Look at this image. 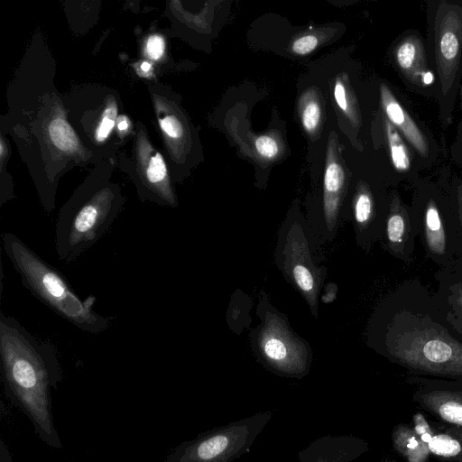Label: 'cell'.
Returning a JSON list of instances; mask_svg holds the SVG:
<instances>
[{
    "instance_id": "6da1fadb",
    "label": "cell",
    "mask_w": 462,
    "mask_h": 462,
    "mask_svg": "<svg viewBox=\"0 0 462 462\" xmlns=\"http://www.w3.org/2000/svg\"><path fill=\"white\" fill-rule=\"evenodd\" d=\"M366 343L411 375L462 382V340L451 330L434 292L406 281L375 306Z\"/></svg>"
},
{
    "instance_id": "7a4b0ae2",
    "label": "cell",
    "mask_w": 462,
    "mask_h": 462,
    "mask_svg": "<svg viewBox=\"0 0 462 462\" xmlns=\"http://www.w3.org/2000/svg\"><path fill=\"white\" fill-rule=\"evenodd\" d=\"M0 356L6 393L31 420L36 434L49 446L60 448L51 393L62 376L56 346L1 312Z\"/></svg>"
},
{
    "instance_id": "3957f363",
    "label": "cell",
    "mask_w": 462,
    "mask_h": 462,
    "mask_svg": "<svg viewBox=\"0 0 462 462\" xmlns=\"http://www.w3.org/2000/svg\"><path fill=\"white\" fill-rule=\"evenodd\" d=\"M2 244L23 286L55 314L89 334H100L110 327L114 319L95 310V296L81 299L60 270L17 236L4 233Z\"/></svg>"
},
{
    "instance_id": "277c9868",
    "label": "cell",
    "mask_w": 462,
    "mask_h": 462,
    "mask_svg": "<svg viewBox=\"0 0 462 462\" xmlns=\"http://www.w3.org/2000/svg\"><path fill=\"white\" fill-rule=\"evenodd\" d=\"M324 261L321 245L313 237L306 217L300 211L289 212L277 233L274 262L315 318L328 276Z\"/></svg>"
},
{
    "instance_id": "5b68a950",
    "label": "cell",
    "mask_w": 462,
    "mask_h": 462,
    "mask_svg": "<svg viewBox=\"0 0 462 462\" xmlns=\"http://www.w3.org/2000/svg\"><path fill=\"white\" fill-rule=\"evenodd\" d=\"M260 319L249 337L256 360L273 374L300 379L306 376L313 361L307 341L291 329L287 316L277 310L263 290L256 309Z\"/></svg>"
},
{
    "instance_id": "8992f818",
    "label": "cell",
    "mask_w": 462,
    "mask_h": 462,
    "mask_svg": "<svg viewBox=\"0 0 462 462\" xmlns=\"http://www.w3.org/2000/svg\"><path fill=\"white\" fill-rule=\"evenodd\" d=\"M273 418L259 411L199 434L175 447L163 462H233L250 449Z\"/></svg>"
},
{
    "instance_id": "52a82bcc",
    "label": "cell",
    "mask_w": 462,
    "mask_h": 462,
    "mask_svg": "<svg viewBox=\"0 0 462 462\" xmlns=\"http://www.w3.org/2000/svg\"><path fill=\"white\" fill-rule=\"evenodd\" d=\"M411 208L426 256L440 268L455 263L459 248L451 200L447 203L430 195Z\"/></svg>"
},
{
    "instance_id": "ba28073f",
    "label": "cell",
    "mask_w": 462,
    "mask_h": 462,
    "mask_svg": "<svg viewBox=\"0 0 462 462\" xmlns=\"http://www.w3.org/2000/svg\"><path fill=\"white\" fill-rule=\"evenodd\" d=\"M412 400L438 420L462 427V382L411 375Z\"/></svg>"
},
{
    "instance_id": "9c48e42d",
    "label": "cell",
    "mask_w": 462,
    "mask_h": 462,
    "mask_svg": "<svg viewBox=\"0 0 462 462\" xmlns=\"http://www.w3.org/2000/svg\"><path fill=\"white\" fill-rule=\"evenodd\" d=\"M388 207L389 201L380 204L373 192L362 185L354 196L351 208L342 216V223L352 222L356 244L365 254L382 240Z\"/></svg>"
},
{
    "instance_id": "30bf717a",
    "label": "cell",
    "mask_w": 462,
    "mask_h": 462,
    "mask_svg": "<svg viewBox=\"0 0 462 462\" xmlns=\"http://www.w3.org/2000/svg\"><path fill=\"white\" fill-rule=\"evenodd\" d=\"M417 225L411 207L409 208L397 195L389 199L388 212L380 244L392 256L410 264L414 261Z\"/></svg>"
},
{
    "instance_id": "8fae6325",
    "label": "cell",
    "mask_w": 462,
    "mask_h": 462,
    "mask_svg": "<svg viewBox=\"0 0 462 462\" xmlns=\"http://www.w3.org/2000/svg\"><path fill=\"white\" fill-rule=\"evenodd\" d=\"M462 51V13L447 6L436 22V60L443 88L454 80Z\"/></svg>"
},
{
    "instance_id": "7c38bea8",
    "label": "cell",
    "mask_w": 462,
    "mask_h": 462,
    "mask_svg": "<svg viewBox=\"0 0 462 462\" xmlns=\"http://www.w3.org/2000/svg\"><path fill=\"white\" fill-rule=\"evenodd\" d=\"M369 447L354 435H325L312 440L298 453L300 462H353Z\"/></svg>"
},
{
    "instance_id": "4fadbf2b",
    "label": "cell",
    "mask_w": 462,
    "mask_h": 462,
    "mask_svg": "<svg viewBox=\"0 0 462 462\" xmlns=\"http://www.w3.org/2000/svg\"><path fill=\"white\" fill-rule=\"evenodd\" d=\"M434 295L451 330L462 340V260L435 273Z\"/></svg>"
},
{
    "instance_id": "5bb4252c",
    "label": "cell",
    "mask_w": 462,
    "mask_h": 462,
    "mask_svg": "<svg viewBox=\"0 0 462 462\" xmlns=\"http://www.w3.org/2000/svg\"><path fill=\"white\" fill-rule=\"evenodd\" d=\"M380 95L381 103L389 122L402 132L404 137L422 156H426L429 151L426 138L386 85H381Z\"/></svg>"
},
{
    "instance_id": "9a60e30c",
    "label": "cell",
    "mask_w": 462,
    "mask_h": 462,
    "mask_svg": "<svg viewBox=\"0 0 462 462\" xmlns=\"http://www.w3.org/2000/svg\"><path fill=\"white\" fill-rule=\"evenodd\" d=\"M395 60L401 70L413 82H431L432 75L427 69L423 47L417 37H408L398 45Z\"/></svg>"
},
{
    "instance_id": "2e32d148",
    "label": "cell",
    "mask_w": 462,
    "mask_h": 462,
    "mask_svg": "<svg viewBox=\"0 0 462 462\" xmlns=\"http://www.w3.org/2000/svg\"><path fill=\"white\" fill-rule=\"evenodd\" d=\"M433 430V429H432ZM428 448L430 454L448 462H462V427L451 425L433 430Z\"/></svg>"
},
{
    "instance_id": "e0dca14e",
    "label": "cell",
    "mask_w": 462,
    "mask_h": 462,
    "mask_svg": "<svg viewBox=\"0 0 462 462\" xmlns=\"http://www.w3.org/2000/svg\"><path fill=\"white\" fill-rule=\"evenodd\" d=\"M394 449L408 462H425L430 454L427 444L407 426L398 425L393 431Z\"/></svg>"
},
{
    "instance_id": "ac0fdd59",
    "label": "cell",
    "mask_w": 462,
    "mask_h": 462,
    "mask_svg": "<svg viewBox=\"0 0 462 462\" xmlns=\"http://www.w3.org/2000/svg\"><path fill=\"white\" fill-rule=\"evenodd\" d=\"M252 306V300L243 291H236L231 299L226 312V320L229 328L237 334L244 328H247L251 323L249 311Z\"/></svg>"
},
{
    "instance_id": "d6986e66",
    "label": "cell",
    "mask_w": 462,
    "mask_h": 462,
    "mask_svg": "<svg viewBox=\"0 0 462 462\" xmlns=\"http://www.w3.org/2000/svg\"><path fill=\"white\" fill-rule=\"evenodd\" d=\"M387 141L391 159L397 171H404L410 168V157L407 147L395 127L389 122L385 123Z\"/></svg>"
},
{
    "instance_id": "ffe728a7",
    "label": "cell",
    "mask_w": 462,
    "mask_h": 462,
    "mask_svg": "<svg viewBox=\"0 0 462 462\" xmlns=\"http://www.w3.org/2000/svg\"><path fill=\"white\" fill-rule=\"evenodd\" d=\"M49 134L55 146L62 151L74 150L78 146V140L72 128L63 119L52 120L49 125Z\"/></svg>"
},
{
    "instance_id": "44dd1931",
    "label": "cell",
    "mask_w": 462,
    "mask_h": 462,
    "mask_svg": "<svg viewBox=\"0 0 462 462\" xmlns=\"http://www.w3.org/2000/svg\"><path fill=\"white\" fill-rule=\"evenodd\" d=\"M300 119L304 129L309 134H313L320 122V107L318 101L310 94L301 98Z\"/></svg>"
},
{
    "instance_id": "7402d4cb",
    "label": "cell",
    "mask_w": 462,
    "mask_h": 462,
    "mask_svg": "<svg viewBox=\"0 0 462 462\" xmlns=\"http://www.w3.org/2000/svg\"><path fill=\"white\" fill-rule=\"evenodd\" d=\"M451 203L457 224L459 256L462 260V184H457L452 190Z\"/></svg>"
},
{
    "instance_id": "603a6c76",
    "label": "cell",
    "mask_w": 462,
    "mask_h": 462,
    "mask_svg": "<svg viewBox=\"0 0 462 462\" xmlns=\"http://www.w3.org/2000/svg\"><path fill=\"white\" fill-rule=\"evenodd\" d=\"M167 175L166 165L160 153L151 158L149 167L146 171V177L150 183L157 184L163 181Z\"/></svg>"
},
{
    "instance_id": "cb8c5ba5",
    "label": "cell",
    "mask_w": 462,
    "mask_h": 462,
    "mask_svg": "<svg viewBox=\"0 0 462 462\" xmlns=\"http://www.w3.org/2000/svg\"><path fill=\"white\" fill-rule=\"evenodd\" d=\"M254 144L257 152L263 158L273 159L279 152L278 143L270 135L259 136Z\"/></svg>"
},
{
    "instance_id": "d4e9b609",
    "label": "cell",
    "mask_w": 462,
    "mask_h": 462,
    "mask_svg": "<svg viewBox=\"0 0 462 462\" xmlns=\"http://www.w3.org/2000/svg\"><path fill=\"white\" fill-rule=\"evenodd\" d=\"M116 116V106L112 105L108 106L103 113V118L96 132L97 141H103L110 134L115 125Z\"/></svg>"
},
{
    "instance_id": "484cf974",
    "label": "cell",
    "mask_w": 462,
    "mask_h": 462,
    "mask_svg": "<svg viewBox=\"0 0 462 462\" xmlns=\"http://www.w3.org/2000/svg\"><path fill=\"white\" fill-rule=\"evenodd\" d=\"M413 421L414 432L419 436L423 443L428 445L433 436V430L431 426L427 422L423 415L420 413H417L413 417Z\"/></svg>"
},
{
    "instance_id": "4316f807",
    "label": "cell",
    "mask_w": 462,
    "mask_h": 462,
    "mask_svg": "<svg viewBox=\"0 0 462 462\" xmlns=\"http://www.w3.org/2000/svg\"><path fill=\"white\" fill-rule=\"evenodd\" d=\"M318 45V39L314 35H305L295 40L292 43V51L296 54L305 55L312 51Z\"/></svg>"
},
{
    "instance_id": "83f0119b",
    "label": "cell",
    "mask_w": 462,
    "mask_h": 462,
    "mask_svg": "<svg viewBox=\"0 0 462 462\" xmlns=\"http://www.w3.org/2000/svg\"><path fill=\"white\" fill-rule=\"evenodd\" d=\"M162 129L171 137L179 138L182 135V125L173 116L160 120Z\"/></svg>"
},
{
    "instance_id": "f1b7e54d",
    "label": "cell",
    "mask_w": 462,
    "mask_h": 462,
    "mask_svg": "<svg viewBox=\"0 0 462 462\" xmlns=\"http://www.w3.org/2000/svg\"><path fill=\"white\" fill-rule=\"evenodd\" d=\"M334 97L339 108L348 116H351V108L348 105L346 90L341 79H337L334 86Z\"/></svg>"
},
{
    "instance_id": "f546056e",
    "label": "cell",
    "mask_w": 462,
    "mask_h": 462,
    "mask_svg": "<svg viewBox=\"0 0 462 462\" xmlns=\"http://www.w3.org/2000/svg\"><path fill=\"white\" fill-rule=\"evenodd\" d=\"M146 51L151 58L159 59L164 51L163 39L160 35L151 36L147 42Z\"/></svg>"
},
{
    "instance_id": "4dcf8cb0",
    "label": "cell",
    "mask_w": 462,
    "mask_h": 462,
    "mask_svg": "<svg viewBox=\"0 0 462 462\" xmlns=\"http://www.w3.org/2000/svg\"><path fill=\"white\" fill-rule=\"evenodd\" d=\"M337 293V284L334 282H328L327 285L323 287L319 300H321L323 303H330L336 300Z\"/></svg>"
},
{
    "instance_id": "1f68e13d",
    "label": "cell",
    "mask_w": 462,
    "mask_h": 462,
    "mask_svg": "<svg viewBox=\"0 0 462 462\" xmlns=\"http://www.w3.org/2000/svg\"><path fill=\"white\" fill-rule=\"evenodd\" d=\"M127 126H128V125H127V123H126L125 121H121V122L118 124V129H119L120 131H125V130H126Z\"/></svg>"
},
{
    "instance_id": "d6a6232c",
    "label": "cell",
    "mask_w": 462,
    "mask_h": 462,
    "mask_svg": "<svg viewBox=\"0 0 462 462\" xmlns=\"http://www.w3.org/2000/svg\"><path fill=\"white\" fill-rule=\"evenodd\" d=\"M142 69L145 72L149 71L151 69V65L148 62H143L141 66Z\"/></svg>"
},
{
    "instance_id": "836d02e7",
    "label": "cell",
    "mask_w": 462,
    "mask_h": 462,
    "mask_svg": "<svg viewBox=\"0 0 462 462\" xmlns=\"http://www.w3.org/2000/svg\"><path fill=\"white\" fill-rule=\"evenodd\" d=\"M380 462H395V461L393 459H383V460H381Z\"/></svg>"
}]
</instances>
